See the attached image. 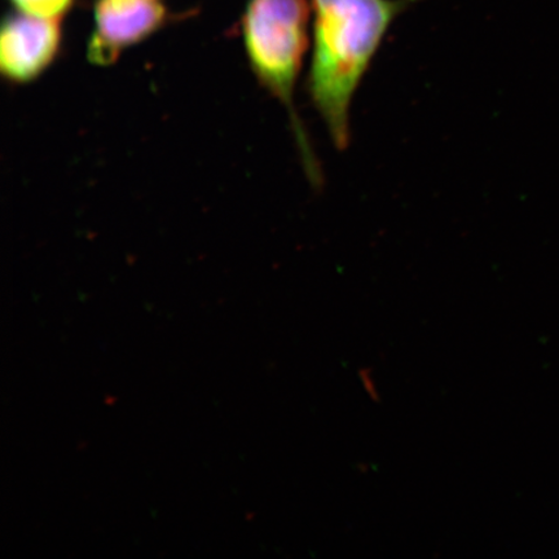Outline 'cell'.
<instances>
[{"mask_svg":"<svg viewBox=\"0 0 559 559\" xmlns=\"http://www.w3.org/2000/svg\"><path fill=\"white\" fill-rule=\"evenodd\" d=\"M61 32L58 20L21 13L5 20L0 34V72L11 83L33 82L58 56Z\"/></svg>","mask_w":559,"mask_h":559,"instance_id":"277c9868","label":"cell"},{"mask_svg":"<svg viewBox=\"0 0 559 559\" xmlns=\"http://www.w3.org/2000/svg\"><path fill=\"white\" fill-rule=\"evenodd\" d=\"M13 3L27 15L58 20L72 0H13Z\"/></svg>","mask_w":559,"mask_h":559,"instance_id":"5b68a950","label":"cell"},{"mask_svg":"<svg viewBox=\"0 0 559 559\" xmlns=\"http://www.w3.org/2000/svg\"><path fill=\"white\" fill-rule=\"evenodd\" d=\"M164 19L165 9L158 0H99L87 50L90 61L102 67L114 64L126 48L148 37Z\"/></svg>","mask_w":559,"mask_h":559,"instance_id":"3957f363","label":"cell"},{"mask_svg":"<svg viewBox=\"0 0 559 559\" xmlns=\"http://www.w3.org/2000/svg\"><path fill=\"white\" fill-rule=\"evenodd\" d=\"M311 0H250L242 20L245 50L260 85L290 117L307 175L321 185L320 165L296 109V87L310 46Z\"/></svg>","mask_w":559,"mask_h":559,"instance_id":"7a4b0ae2","label":"cell"},{"mask_svg":"<svg viewBox=\"0 0 559 559\" xmlns=\"http://www.w3.org/2000/svg\"><path fill=\"white\" fill-rule=\"evenodd\" d=\"M423 0H311L312 53L307 90L335 148L352 139L356 91L402 13Z\"/></svg>","mask_w":559,"mask_h":559,"instance_id":"6da1fadb","label":"cell"}]
</instances>
